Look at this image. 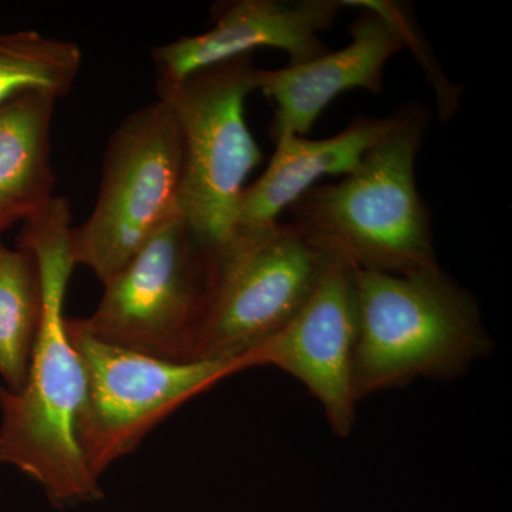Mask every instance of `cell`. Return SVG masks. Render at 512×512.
<instances>
[{
  "label": "cell",
  "mask_w": 512,
  "mask_h": 512,
  "mask_svg": "<svg viewBox=\"0 0 512 512\" xmlns=\"http://www.w3.org/2000/svg\"><path fill=\"white\" fill-rule=\"evenodd\" d=\"M72 228L69 200L56 195L25 221L19 247L35 258L42 315L25 384L16 393L0 386V464L36 481L57 507L103 497L77 440L87 379L64 315Z\"/></svg>",
  "instance_id": "1"
},
{
  "label": "cell",
  "mask_w": 512,
  "mask_h": 512,
  "mask_svg": "<svg viewBox=\"0 0 512 512\" xmlns=\"http://www.w3.org/2000/svg\"><path fill=\"white\" fill-rule=\"evenodd\" d=\"M427 111L400 109L396 127L353 173L315 185L288 208L291 224L330 258L357 271L410 275L440 266L429 210L416 183Z\"/></svg>",
  "instance_id": "2"
},
{
  "label": "cell",
  "mask_w": 512,
  "mask_h": 512,
  "mask_svg": "<svg viewBox=\"0 0 512 512\" xmlns=\"http://www.w3.org/2000/svg\"><path fill=\"white\" fill-rule=\"evenodd\" d=\"M357 400L417 379L451 380L493 349L476 299L440 268L356 271Z\"/></svg>",
  "instance_id": "3"
},
{
  "label": "cell",
  "mask_w": 512,
  "mask_h": 512,
  "mask_svg": "<svg viewBox=\"0 0 512 512\" xmlns=\"http://www.w3.org/2000/svg\"><path fill=\"white\" fill-rule=\"evenodd\" d=\"M252 55L205 67L180 82L157 83L183 141L180 214L205 247L234 237L245 180L262 153L245 120V101L258 90Z\"/></svg>",
  "instance_id": "4"
},
{
  "label": "cell",
  "mask_w": 512,
  "mask_h": 512,
  "mask_svg": "<svg viewBox=\"0 0 512 512\" xmlns=\"http://www.w3.org/2000/svg\"><path fill=\"white\" fill-rule=\"evenodd\" d=\"M181 184L180 127L170 106L157 99L128 114L110 137L96 205L70 231L74 265L106 285L158 229L181 215Z\"/></svg>",
  "instance_id": "5"
},
{
  "label": "cell",
  "mask_w": 512,
  "mask_h": 512,
  "mask_svg": "<svg viewBox=\"0 0 512 512\" xmlns=\"http://www.w3.org/2000/svg\"><path fill=\"white\" fill-rule=\"evenodd\" d=\"M215 251L181 215L163 225L104 285L92 315L72 319L100 342L174 362L194 360Z\"/></svg>",
  "instance_id": "6"
},
{
  "label": "cell",
  "mask_w": 512,
  "mask_h": 512,
  "mask_svg": "<svg viewBox=\"0 0 512 512\" xmlns=\"http://www.w3.org/2000/svg\"><path fill=\"white\" fill-rule=\"evenodd\" d=\"M330 259L291 222L238 229L215 251L194 360L239 359L274 336L308 301Z\"/></svg>",
  "instance_id": "7"
},
{
  "label": "cell",
  "mask_w": 512,
  "mask_h": 512,
  "mask_svg": "<svg viewBox=\"0 0 512 512\" xmlns=\"http://www.w3.org/2000/svg\"><path fill=\"white\" fill-rule=\"evenodd\" d=\"M70 339L86 370V400L77 440L97 478L133 453L147 434L194 397L245 372L241 359L174 362L109 345L67 318Z\"/></svg>",
  "instance_id": "8"
},
{
  "label": "cell",
  "mask_w": 512,
  "mask_h": 512,
  "mask_svg": "<svg viewBox=\"0 0 512 512\" xmlns=\"http://www.w3.org/2000/svg\"><path fill=\"white\" fill-rule=\"evenodd\" d=\"M356 271L330 259L315 291L288 323L239 357L245 369L271 366L295 377L322 407L336 436L349 437L359 403L353 384L357 345Z\"/></svg>",
  "instance_id": "9"
},
{
  "label": "cell",
  "mask_w": 512,
  "mask_h": 512,
  "mask_svg": "<svg viewBox=\"0 0 512 512\" xmlns=\"http://www.w3.org/2000/svg\"><path fill=\"white\" fill-rule=\"evenodd\" d=\"M360 9L350 26L352 42L301 64L258 73V90L274 101V140L305 137L320 113L340 94L353 89L379 94L387 62L407 47L410 16L404 6L380 0H355Z\"/></svg>",
  "instance_id": "10"
},
{
  "label": "cell",
  "mask_w": 512,
  "mask_h": 512,
  "mask_svg": "<svg viewBox=\"0 0 512 512\" xmlns=\"http://www.w3.org/2000/svg\"><path fill=\"white\" fill-rule=\"evenodd\" d=\"M343 0H227L212 6L214 26L153 49L157 83H175L190 74L271 47L288 64H301L329 52L320 33L332 28Z\"/></svg>",
  "instance_id": "11"
},
{
  "label": "cell",
  "mask_w": 512,
  "mask_h": 512,
  "mask_svg": "<svg viewBox=\"0 0 512 512\" xmlns=\"http://www.w3.org/2000/svg\"><path fill=\"white\" fill-rule=\"evenodd\" d=\"M400 110L387 117L360 116L339 134L320 140L301 136L276 138L265 173L245 187L237 214L238 229L268 227L325 175L353 173L370 148L399 121Z\"/></svg>",
  "instance_id": "12"
},
{
  "label": "cell",
  "mask_w": 512,
  "mask_h": 512,
  "mask_svg": "<svg viewBox=\"0 0 512 512\" xmlns=\"http://www.w3.org/2000/svg\"><path fill=\"white\" fill-rule=\"evenodd\" d=\"M55 97L29 94L0 106V227L26 221L55 197Z\"/></svg>",
  "instance_id": "13"
},
{
  "label": "cell",
  "mask_w": 512,
  "mask_h": 512,
  "mask_svg": "<svg viewBox=\"0 0 512 512\" xmlns=\"http://www.w3.org/2000/svg\"><path fill=\"white\" fill-rule=\"evenodd\" d=\"M42 315L39 271L28 249L0 244V376L3 387L25 384Z\"/></svg>",
  "instance_id": "14"
},
{
  "label": "cell",
  "mask_w": 512,
  "mask_h": 512,
  "mask_svg": "<svg viewBox=\"0 0 512 512\" xmlns=\"http://www.w3.org/2000/svg\"><path fill=\"white\" fill-rule=\"evenodd\" d=\"M83 52L72 40L36 32L0 33V106L29 94L62 99L82 69Z\"/></svg>",
  "instance_id": "15"
},
{
  "label": "cell",
  "mask_w": 512,
  "mask_h": 512,
  "mask_svg": "<svg viewBox=\"0 0 512 512\" xmlns=\"http://www.w3.org/2000/svg\"><path fill=\"white\" fill-rule=\"evenodd\" d=\"M5 231V229H3L2 227H0V234H2V232Z\"/></svg>",
  "instance_id": "16"
}]
</instances>
